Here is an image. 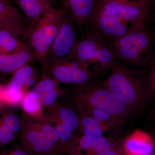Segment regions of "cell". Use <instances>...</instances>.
<instances>
[{"label": "cell", "instance_id": "32", "mask_svg": "<svg viewBox=\"0 0 155 155\" xmlns=\"http://www.w3.org/2000/svg\"><path fill=\"white\" fill-rule=\"evenodd\" d=\"M129 1H134V2H141V1H151L153 2L152 0H129Z\"/></svg>", "mask_w": 155, "mask_h": 155}, {"label": "cell", "instance_id": "33", "mask_svg": "<svg viewBox=\"0 0 155 155\" xmlns=\"http://www.w3.org/2000/svg\"><path fill=\"white\" fill-rule=\"evenodd\" d=\"M53 155H61L59 154H54Z\"/></svg>", "mask_w": 155, "mask_h": 155}, {"label": "cell", "instance_id": "15", "mask_svg": "<svg viewBox=\"0 0 155 155\" xmlns=\"http://www.w3.org/2000/svg\"><path fill=\"white\" fill-rule=\"evenodd\" d=\"M24 12L29 22L33 25L46 10L51 7L50 0H15Z\"/></svg>", "mask_w": 155, "mask_h": 155}, {"label": "cell", "instance_id": "28", "mask_svg": "<svg viewBox=\"0 0 155 155\" xmlns=\"http://www.w3.org/2000/svg\"><path fill=\"white\" fill-rule=\"evenodd\" d=\"M147 84L150 96H155V64H154Z\"/></svg>", "mask_w": 155, "mask_h": 155}, {"label": "cell", "instance_id": "12", "mask_svg": "<svg viewBox=\"0 0 155 155\" xmlns=\"http://www.w3.org/2000/svg\"><path fill=\"white\" fill-rule=\"evenodd\" d=\"M34 59L32 47L29 42L25 41L23 46L15 52L0 55V73H14Z\"/></svg>", "mask_w": 155, "mask_h": 155}, {"label": "cell", "instance_id": "7", "mask_svg": "<svg viewBox=\"0 0 155 155\" xmlns=\"http://www.w3.org/2000/svg\"><path fill=\"white\" fill-rule=\"evenodd\" d=\"M152 2L151 1L97 0V5L126 22L143 28L149 18Z\"/></svg>", "mask_w": 155, "mask_h": 155}, {"label": "cell", "instance_id": "3", "mask_svg": "<svg viewBox=\"0 0 155 155\" xmlns=\"http://www.w3.org/2000/svg\"><path fill=\"white\" fill-rule=\"evenodd\" d=\"M67 11L51 6L41 14L33 25L25 28L23 35L29 40L34 59L44 69L47 66V56L58 33L63 16Z\"/></svg>", "mask_w": 155, "mask_h": 155}, {"label": "cell", "instance_id": "2", "mask_svg": "<svg viewBox=\"0 0 155 155\" xmlns=\"http://www.w3.org/2000/svg\"><path fill=\"white\" fill-rule=\"evenodd\" d=\"M110 75L102 83L118 95L133 112L144 107L150 96L145 85L134 71L116 62L111 69Z\"/></svg>", "mask_w": 155, "mask_h": 155}, {"label": "cell", "instance_id": "4", "mask_svg": "<svg viewBox=\"0 0 155 155\" xmlns=\"http://www.w3.org/2000/svg\"><path fill=\"white\" fill-rule=\"evenodd\" d=\"M67 57L75 59L98 74L111 70L117 62L113 49L104 37L95 30L78 40Z\"/></svg>", "mask_w": 155, "mask_h": 155}, {"label": "cell", "instance_id": "16", "mask_svg": "<svg viewBox=\"0 0 155 155\" xmlns=\"http://www.w3.org/2000/svg\"><path fill=\"white\" fill-rule=\"evenodd\" d=\"M34 75V69L31 66L27 64L21 67L14 72L7 91H20L24 86H32L35 82Z\"/></svg>", "mask_w": 155, "mask_h": 155}, {"label": "cell", "instance_id": "25", "mask_svg": "<svg viewBox=\"0 0 155 155\" xmlns=\"http://www.w3.org/2000/svg\"><path fill=\"white\" fill-rule=\"evenodd\" d=\"M24 23L13 20L0 17V31L4 29L23 30Z\"/></svg>", "mask_w": 155, "mask_h": 155}, {"label": "cell", "instance_id": "22", "mask_svg": "<svg viewBox=\"0 0 155 155\" xmlns=\"http://www.w3.org/2000/svg\"><path fill=\"white\" fill-rule=\"evenodd\" d=\"M42 104L39 98L31 96L29 93L23 101V108L28 114H35L41 110Z\"/></svg>", "mask_w": 155, "mask_h": 155}, {"label": "cell", "instance_id": "8", "mask_svg": "<svg viewBox=\"0 0 155 155\" xmlns=\"http://www.w3.org/2000/svg\"><path fill=\"white\" fill-rule=\"evenodd\" d=\"M45 71L58 82L78 85L94 79L96 74L89 67L69 57L48 63Z\"/></svg>", "mask_w": 155, "mask_h": 155}, {"label": "cell", "instance_id": "17", "mask_svg": "<svg viewBox=\"0 0 155 155\" xmlns=\"http://www.w3.org/2000/svg\"><path fill=\"white\" fill-rule=\"evenodd\" d=\"M78 129L83 135L101 137L104 134V130L99 123L91 116L84 114L79 118Z\"/></svg>", "mask_w": 155, "mask_h": 155}, {"label": "cell", "instance_id": "36", "mask_svg": "<svg viewBox=\"0 0 155 155\" xmlns=\"http://www.w3.org/2000/svg\"><path fill=\"white\" fill-rule=\"evenodd\" d=\"M152 1H155V0H152Z\"/></svg>", "mask_w": 155, "mask_h": 155}, {"label": "cell", "instance_id": "34", "mask_svg": "<svg viewBox=\"0 0 155 155\" xmlns=\"http://www.w3.org/2000/svg\"><path fill=\"white\" fill-rule=\"evenodd\" d=\"M154 64H155V58L154 59Z\"/></svg>", "mask_w": 155, "mask_h": 155}, {"label": "cell", "instance_id": "6", "mask_svg": "<svg viewBox=\"0 0 155 155\" xmlns=\"http://www.w3.org/2000/svg\"><path fill=\"white\" fill-rule=\"evenodd\" d=\"M24 149L29 155H53L62 153L64 144L55 127L48 124L39 129L31 128L23 135Z\"/></svg>", "mask_w": 155, "mask_h": 155}, {"label": "cell", "instance_id": "29", "mask_svg": "<svg viewBox=\"0 0 155 155\" xmlns=\"http://www.w3.org/2000/svg\"><path fill=\"white\" fill-rule=\"evenodd\" d=\"M107 155H125L123 152L122 145L119 144H114L110 151Z\"/></svg>", "mask_w": 155, "mask_h": 155}, {"label": "cell", "instance_id": "13", "mask_svg": "<svg viewBox=\"0 0 155 155\" xmlns=\"http://www.w3.org/2000/svg\"><path fill=\"white\" fill-rule=\"evenodd\" d=\"M122 147L125 155H151L154 143L151 136L135 130L125 139Z\"/></svg>", "mask_w": 155, "mask_h": 155}, {"label": "cell", "instance_id": "5", "mask_svg": "<svg viewBox=\"0 0 155 155\" xmlns=\"http://www.w3.org/2000/svg\"><path fill=\"white\" fill-rule=\"evenodd\" d=\"M113 41L111 48L116 58L134 66L145 64L150 48L151 38L145 27Z\"/></svg>", "mask_w": 155, "mask_h": 155}, {"label": "cell", "instance_id": "27", "mask_svg": "<svg viewBox=\"0 0 155 155\" xmlns=\"http://www.w3.org/2000/svg\"><path fill=\"white\" fill-rule=\"evenodd\" d=\"M23 30H14V29H4L0 31V49L7 40L13 35L23 34Z\"/></svg>", "mask_w": 155, "mask_h": 155}, {"label": "cell", "instance_id": "21", "mask_svg": "<svg viewBox=\"0 0 155 155\" xmlns=\"http://www.w3.org/2000/svg\"><path fill=\"white\" fill-rule=\"evenodd\" d=\"M0 125H2L9 131L15 134L20 130L21 122L20 119L14 114H9L4 116L0 121Z\"/></svg>", "mask_w": 155, "mask_h": 155}, {"label": "cell", "instance_id": "14", "mask_svg": "<svg viewBox=\"0 0 155 155\" xmlns=\"http://www.w3.org/2000/svg\"><path fill=\"white\" fill-rule=\"evenodd\" d=\"M67 14L78 25L91 22L97 0H61Z\"/></svg>", "mask_w": 155, "mask_h": 155}, {"label": "cell", "instance_id": "11", "mask_svg": "<svg viewBox=\"0 0 155 155\" xmlns=\"http://www.w3.org/2000/svg\"><path fill=\"white\" fill-rule=\"evenodd\" d=\"M114 143L106 137L83 135L75 137L72 141L64 145L63 153L69 155H107Z\"/></svg>", "mask_w": 155, "mask_h": 155}, {"label": "cell", "instance_id": "18", "mask_svg": "<svg viewBox=\"0 0 155 155\" xmlns=\"http://www.w3.org/2000/svg\"><path fill=\"white\" fill-rule=\"evenodd\" d=\"M82 114L88 115L94 118L99 123L104 131H108L114 128L121 121L120 118L100 110H91Z\"/></svg>", "mask_w": 155, "mask_h": 155}, {"label": "cell", "instance_id": "20", "mask_svg": "<svg viewBox=\"0 0 155 155\" xmlns=\"http://www.w3.org/2000/svg\"><path fill=\"white\" fill-rule=\"evenodd\" d=\"M0 17L25 23L24 17L22 14L11 4L0 2Z\"/></svg>", "mask_w": 155, "mask_h": 155}, {"label": "cell", "instance_id": "24", "mask_svg": "<svg viewBox=\"0 0 155 155\" xmlns=\"http://www.w3.org/2000/svg\"><path fill=\"white\" fill-rule=\"evenodd\" d=\"M55 129L60 140L64 145L72 141L75 138V137L72 134V131L62 123H60Z\"/></svg>", "mask_w": 155, "mask_h": 155}, {"label": "cell", "instance_id": "9", "mask_svg": "<svg viewBox=\"0 0 155 155\" xmlns=\"http://www.w3.org/2000/svg\"><path fill=\"white\" fill-rule=\"evenodd\" d=\"M90 22L95 31L104 37H108L113 40L143 28L126 22L97 4Z\"/></svg>", "mask_w": 155, "mask_h": 155}, {"label": "cell", "instance_id": "19", "mask_svg": "<svg viewBox=\"0 0 155 155\" xmlns=\"http://www.w3.org/2000/svg\"><path fill=\"white\" fill-rule=\"evenodd\" d=\"M60 123L66 125L72 131L78 129L79 118L74 111L69 108H62L59 112Z\"/></svg>", "mask_w": 155, "mask_h": 155}, {"label": "cell", "instance_id": "31", "mask_svg": "<svg viewBox=\"0 0 155 155\" xmlns=\"http://www.w3.org/2000/svg\"><path fill=\"white\" fill-rule=\"evenodd\" d=\"M151 136L152 137L154 143V149L151 155H155V132Z\"/></svg>", "mask_w": 155, "mask_h": 155}, {"label": "cell", "instance_id": "26", "mask_svg": "<svg viewBox=\"0 0 155 155\" xmlns=\"http://www.w3.org/2000/svg\"><path fill=\"white\" fill-rule=\"evenodd\" d=\"M14 134L0 125V150L14 140Z\"/></svg>", "mask_w": 155, "mask_h": 155}, {"label": "cell", "instance_id": "30", "mask_svg": "<svg viewBox=\"0 0 155 155\" xmlns=\"http://www.w3.org/2000/svg\"><path fill=\"white\" fill-rule=\"evenodd\" d=\"M3 155H29L25 150L23 149H15L10 151H5L2 153Z\"/></svg>", "mask_w": 155, "mask_h": 155}, {"label": "cell", "instance_id": "10", "mask_svg": "<svg viewBox=\"0 0 155 155\" xmlns=\"http://www.w3.org/2000/svg\"><path fill=\"white\" fill-rule=\"evenodd\" d=\"M74 23L67 12L65 13L59 31L48 53L47 64L67 58L70 54L78 39Z\"/></svg>", "mask_w": 155, "mask_h": 155}, {"label": "cell", "instance_id": "1", "mask_svg": "<svg viewBox=\"0 0 155 155\" xmlns=\"http://www.w3.org/2000/svg\"><path fill=\"white\" fill-rule=\"evenodd\" d=\"M78 86L75 101L82 114L91 110H100L122 118L133 112L118 95L101 81L93 79Z\"/></svg>", "mask_w": 155, "mask_h": 155}, {"label": "cell", "instance_id": "35", "mask_svg": "<svg viewBox=\"0 0 155 155\" xmlns=\"http://www.w3.org/2000/svg\"><path fill=\"white\" fill-rule=\"evenodd\" d=\"M8 1L9 2H10V0H8Z\"/></svg>", "mask_w": 155, "mask_h": 155}, {"label": "cell", "instance_id": "23", "mask_svg": "<svg viewBox=\"0 0 155 155\" xmlns=\"http://www.w3.org/2000/svg\"><path fill=\"white\" fill-rule=\"evenodd\" d=\"M59 94L58 87L45 89L41 92L38 95V98L42 104L48 106L53 104L55 102Z\"/></svg>", "mask_w": 155, "mask_h": 155}]
</instances>
